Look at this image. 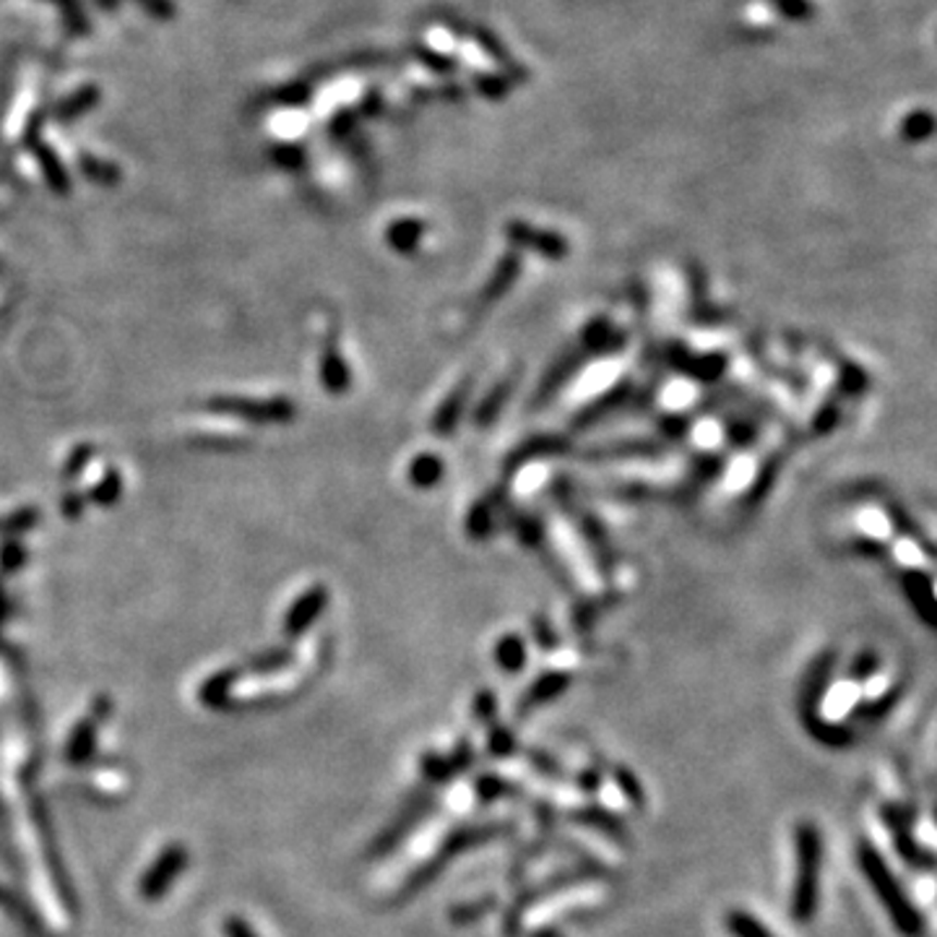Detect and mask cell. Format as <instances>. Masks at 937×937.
Here are the masks:
<instances>
[{"mask_svg": "<svg viewBox=\"0 0 937 937\" xmlns=\"http://www.w3.org/2000/svg\"><path fill=\"white\" fill-rule=\"evenodd\" d=\"M856 862H860L862 875H865L869 888L875 890V896H878V901L883 903V909H886L893 927L899 929L903 937L925 935V916H922L920 909L909 899L901 880L890 873L888 862L883 860L878 849H875L873 843L862 841L860 849H856Z\"/></svg>", "mask_w": 937, "mask_h": 937, "instance_id": "1", "label": "cell"}, {"mask_svg": "<svg viewBox=\"0 0 937 937\" xmlns=\"http://www.w3.org/2000/svg\"><path fill=\"white\" fill-rule=\"evenodd\" d=\"M796 843V880L792 890V914L796 922H813L820 899L823 839L813 823H802L794 833Z\"/></svg>", "mask_w": 937, "mask_h": 937, "instance_id": "2", "label": "cell"}, {"mask_svg": "<svg viewBox=\"0 0 937 937\" xmlns=\"http://www.w3.org/2000/svg\"><path fill=\"white\" fill-rule=\"evenodd\" d=\"M506 831H508V826H503V823H487V826L459 828V831H453L443 841L440 852L435 854L433 860L419 869V873H414V878L410 880L406 890H419L422 886H427V883H430L433 878H438V873L448 865V862L457 860V856L464 854L466 849L479 847V843H487L492 839H500V836H506Z\"/></svg>", "mask_w": 937, "mask_h": 937, "instance_id": "3", "label": "cell"}, {"mask_svg": "<svg viewBox=\"0 0 937 937\" xmlns=\"http://www.w3.org/2000/svg\"><path fill=\"white\" fill-rule=\"evenodd\" d=\"M883 820L888 823L890 833H893V843H896V852L901 854V860L906 862V865H912L916 869H933L935 860L933 854H929V849L922 847L920 841H916V836H912V813H906L903 807H883Z\"/></svg>", "mask_w": 937, "mask_h": 937, "instance_id": "4", "label": "cell"}, {"mask_svg": "<svg viewBox=\"0 0 937 937\" xmlns=\"http://www.w3.org/2000/svg\"><path fill=\"white\" fill-rule=\"evenodd\" d=\"M571 820L581 823V826L597 828V831L605 833L607 839H612L618 843H628V826L618 818V815L609 813V810H605V807L588 805V807L573 810Z\"/></svg>", "mask_w": 937, "mask_h": 937, "instance_id": "5", "label": "cell"}, {"mask_svg": "<svg viewBox=\"0 0 937 937\" xmlns=\"http://www.w3.org/2000/svg\"><path fill=\"white\" fill-rule=\"evenodd\" d=\"M430 805H433L430 796H419V800L414 802V805L410 810H406L404 818H401L399 823H393V826L388 828L386 836L378 841V847H375V849H378V852H388V849H391L393 843H399L401 839H404L406 831H410L414 823H419L422 818H425L427 810H430Z\"/></svg>", "mask_w": 937, "mask_h": 937, "instance_id": "6", "label": "cell"}, {"mask_svg": "<svg viewBox=\"0 0 937 937\" xmlns=\"http://www.w3.org/2000/svg\"><path fill=\"white\" fill-rule=\"evenodd\" d=\"M725 927L732 937H776L771 929L763 925L758 916H753L750 912H742V909H732V912H727Z\"/></svg>", "mask_w": 937, "mask_h": 937, "instance_id": "7", "label": "cell"}, {"mask_svg": "<svg viewBox=\"0 0 937 937\" xmlns=\"http://www.w3.org/2000/svg\"><path fill=\"white\" fill-rule=\"evenodd\" d=\"M474 789H477V796L482 802H495V800H508V796H519V787H513L511 781L500 779V776H492V774L479 776Z\"/></svg>", "mask_w": 937, "mask_h": 937, "instance_id": "8", "label": "cell"}, {"mask_svg": "<svg viewBox=\"0 0 937 937\" xmlns=\"http://www.w3.org/2000/svg\"><path fill=\"white\" fill-rule=\"evenodd\" d=\"M495 659H498V665L503 667L506 672H519V669H524V661H526L524 641H519V638H506L503 644H498V652H495Z\"/></svg>", "mask_w": 937, "mask_h": 937, "instance_id": "9", "label": "cell"}, {"mask_svg": "<svg viewBox=\"0 0 937 937\" xmlns=\"http://www.w3.org/2000/svg\"><path fill=\"white\" fill-rule=\"evenodd\" d=\"M568 687V674H547V678H541L537 685L532 687V693H528V701L532 703H545L552 701L555 695H560Z\"/></svg>", "mask_w": 937, "mask_h": 937, "instance_id": "10", "label": "cell"}, {"mask_svg": "<svg viewBox=\"0 0 937 937\" xmlns=\"http://www.w3.org/2000/svg\"><path fill=\"white\" fill-rule=\"evenodd\" d=\"M614 784L620 787V792L628 796V800L633 802L635 807H641L644 805V789H641V784H638V779H635V776L628 771V768H614Z\"/></svg>", "mask_w": 937, "mask_h": 937, "instance_id": "11", "label": "cell"}, {"mask_svg": "<svg viewBox=\"0 0 937 937\" xmlns=\"http://www.w3.org/2000/svg\"><path fill=\"white\" fill-rule=\"evenodd\" d=\"M422 768H425V776L435 781V784H446L451 776H457L451 768V760L438 758V755H425V758H422Z\"/></svg>", "mask_w": 937, "mask_h": 937, "instance_id": "12", "label": "cell"}, {"mask_svg": "<svg viewBox=\"0 0 937 937\" xmlns=\"http://www.w3.org/2000/svg\"><path fill=\"white\" fill-rule=\"evenodd\" d=\"M492 899H485V901H474V903H468V906H459V909H453L451 912V920L457 922V925H466V922H474V920H479L482 914L487 912V909H492Z\"/></svg>", "mask_w": 937, "mask_h": 937, "instance_id": "13", "label": "cell"}, {"mask_svg": "<svg viewBox=\"0 0 937 937\" xmlns=\"http://www.w3.org/2000/svg\"><path fill=\"white\" fill-rule=\"evenodd\" d=\"M513 750H515V742L511 738V732H508L506 727L495 729V732L490 734V753L495 755V758H508Z\"/></svg>", "mask_w": 937, "mask_h": 937, "instance_id": "14", "label": "cell"}, {"mask_svg": "<svg viewBox=\"0 0 937 937\" xmlns=\"http://www.w3.org/2000/svg\"><path fill=\"white\" fill-rule=\"evenodd\" d=\"M933 131V118L929 115H925V112H916V115H912L906 120V133L909 136H916V138H922V136H927V133Z\"/></svg>", "mask_w": 937, "mask_h": 937, "instance_id": "15", "label": "cell"}, {"mask_svg": "<svg viewBox=\"0 0 937 937\" xmlns=\"http://www.w3.org/2000/svg\"><path fill=\"white\" fill-rule=\"evenodd\" d=\"M875 669H878V659H873V656H862V659L856 661L854 669H852V678L854 680H867L869 674L875 672Z\"/></svg>", "mask_w": 937, "mask_h": 937, "instance_id": "16", "label": "cell"}, {"mask_svg": "<svg viewBox=\"0 0 937 937\" xmlns=\"http://www.w3.org/2000/svg\"><path fill=\"white\" fill-rule=\"evenodd\" d=\"M492 708H495L492 695L490 693H479L477 695V703H474V716H477V719H490Z\"/></svg>", "mask_w": 937, "mask_h": 937, "instance_id": "17", "label": "cell"}, {"mask_svg": "<svg viewBox=\"0 0 937 937\" xmlns=\"http://www.w3.org/2000/svg\"><path fill=\"white\" fill-rule=\"evenodd\" d=\"M579 781H581V787L588 789V792H594V789L599 787V776L597 774H584Z\"/></svg>", "mask_w": 937, "mask_h": 937, "instance_id": "18", "label": "cell"}, {"mask_svg": "<svg viewBox=\"0 0 937 937\" xmlns=\"http://www.w3.org/2000/svg\"><path fill=\"white\" fill-rule=\"evenodd\" d=\"M532 937H560V935L555 933V929H537Z\"/></svg>", "mask_w": 937, "mask_h": 937, "instance_id": "19", "label": "cell"}]
</instances>
